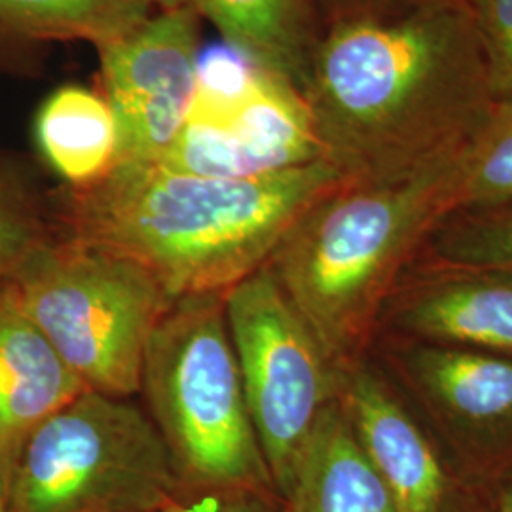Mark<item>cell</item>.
Segmentation results:
<instances>
[{
    "mask_svg": "<svg viewBox=\"0 0 512 512\" xmlns=\"http://www.w3.org/2000/svg\"><path fill=\"white\" fill-rule=\"evenodd\" d=\"M97 54L101 93L118 124L116 164H160L196 95L200 18L186 8H160Z\"/></svg>",
    "mask_w": 512,
    "mask_h": 512,
    "instance_id": "9",
    "label": "cell"
},
{
    "mask_svg": "<svg viewBox=\"0 0 512 512\" xmlns=\"http://www.w3.org/2000/svg\"><path fill=\"white\" fill-rule=\"evenodd\" d=\"M323 2L329 10V23H332L338 19L384 14V12L403 8L414 0H323Z\"/></svg>",
    "mask_w": 512,
    "mask_h": 512,
    "instance_id": "23",
    "label": "cell"
},
{
    "mask_svg": "<svg viewBox=\"0 0 512 512\" xmlns=\"http://www.w3.org/2000/svg\"><path fill=\"white\" fill-rule=\"evenodd\" d=\"M226 321L256 439L285 501L338 372L264 264L224 293Z\"/></svg>",
    "mask_w": 512,
    "mask_h": 512,
    "instance_id": "7",
    "label": "cell"
},
{
    "mask_svg": "<svg viewBox=\"0 0 512 512\" xmlns=\"http://www.w3.org/2000/svg\"><path fill=\"white\" fill-rule=\"evenodd\" d=\"M497 512H512V484L505 490L503 497H501V503H499Z\"/></svg>",
    "mask_w": 512,
    "mask_h": 512,
    "instance_id": "24",
    "label": "cell"
},
{
    "mask_svg": "<svg viewBox=\"0 0 512 512\" xmlns=\"http://www.w3.org/2000/svg\"><path fill=\"white\" fill-rule=\"evenodd\" d=\"M285 503L291 512H397L338 397L317 421Z\"/></svg>",
    "mask_w": 512,
    "mask_h": 512,
    "instance_id": "15",
    "label": "cell"
},
{
    "mask_svg": "<svg viewBox=\"0 0 512 512\" xmlns=\"http://www.w3.org/2000/svg\"><path fill=\"white\" fill-rule=\"evenodd\" d=\"M346 183L327 160L243 179L124 162L55 200L65 236L137 262L175 300L255 274L294 222Z\"/></svg>",
    "mask_w": 512,
    "mask_h": 512,
    "instance_id": "2",
    "label": "cell"
},
{
    "mask_svg": "<svg viewBox=\"0 0 512 512\" xmlns=\"http://www.w3.org/2000/svg\"><path fill=\"white\" fill-rule=\"evenodd\" d=\"M141 393L184 490L277 494L245 401L224 293L167 306L148 338Z\"/></svg>",
    "mask_w": 512,
    "mask_h": 512,
    "instance_id": "4",
    "label": "cell"
},
{
    "mask_svg": "<svg viewBox=\"0 0 512 512\" xmlns=\"http://www.w3.org/2000/svg\"><path fill=\"white\" fill-rule=\"evenodd\" d=\"M154 0H0V40H84L97 50L156 12Z\"/></svg>",
    "mask_w": 512,
    "mask_h": 512,
    "instance_id": "17",
    "label": "cell"
},
{
    "mask_svg": "<svg viewBox=\"0 0 512 512\" xmlns=\"http://www.w3.org/2000/svg\"><path fill=\"white\" fill-rule=\"evenodd\" d=\"M429 241L435 255L452 268L512 270V203L454 213Z\"/></svg>",
    "mask_w": 512,
    "mask_h": 512,
    "instance_id": "20",
    "label": "cell"
},
{
    "mask_svg": "<svg viewBox=\"0 0 512 512\" xmlns=\"http://www.w3.org/2000/svg\"><path fill=\"white\" fill-rule=\"evenodd\" d=\"M86 389L23 311L12 283L0 281V486L6 495L23 444Z\"/></svg>",
    "mask_w": 512,
    "mask_h": 512,
    "instance_id": "11",
    "label": "cell"
},
{
    "mask_svg": "<svg viewBox=\"0 0 512 512\" xmlns=\"http://www.w3.org/2000/svg\"><path fill=\"white\" fill-rule=\"evenodd\" d=\"M156 423L126 397L86 389L23 444L10 512H162L183 492Z\"/></svg>",
    "mask_w": 512,
    "mask_h": 512,
    "instance_id": "6",
    "label": "cell"
},
{
    "mask_svg": "<svg viewBox=\"0 0 512 512\" xmlns=\"http://www.w3.org/2000/svg\"><path fill=\"white\" fill-rule=\"evenodd\" d=\"M44 160L69 188L103 179L118 162V124L103 93L67 84L48 95L35 118Z\"/></svg>",
    "mask_w": 512,
    "mask_h": 512,
    "instance_id": "16",
    "label": "cell"
},
{
    "mask_svg": "<svg viewBox=\"0 0 512 512\" xmlns=\"http://www.w3.org/2000/svg\"><path fill=\"white\" fill-rule=\"evenodd\" d=\"M512 203V95L499 97L454 160L452 215Z\"/></svg>",
    "mask_w": 512,
    "mask_h": 512,
    "instance_id": "18",
    "label": "cell"
},
{
    "mask_svg": "<svg viewBox=\"0 0 512 512\" xmlns=\"http://www.w3.org/2000/svg\"><path fill=\"white\" fill-rule=\"evenodd\" d=\"M319 160L327 156L304 93L228 48L200 59L192 109L158 165L243 179Z\"/></svg>",
    "mask_w": 512,
    "mask_h": 512,
    "instance_id": "8",
    "label": "cell"
},
{
    "mask_svg": "<svg viewBox=\"0 0 512 512\" xmlns=\"http://www.w3.org/2000/svg\"><path fill=\"white\" fill-rule=\"evenodd\" d=\"M425 403L476 448L512 446V359L478 349L429 344L406 355Z\"/></svg>",
    "mask_w": 512,
    "mask_h": 512,
    "instance_id": "12",
    "label": "cell"
},
{
    "mask_svg": "<svg viewBox=\"0 0 512 512\" xmlns=\"http://www.w3.org/2000/svg\"><path fill=\"white\" fill-rule=\"evenodd\" d=\"M207 19L226 46L256 67L291 80L304 92L311 57L323 35L317 0H154Z\"/></svg>",
    "mask_w": 512,
    "mask_h": 512,
    "instance_id": "14",
    "label": "cell"
},
{
    "mask_svg": "<svg viewBox=\"0 0 512 512\" xmlns=\"http://www.w3.org/2000/svg\"><path fill=\"white\" fill-rule=\"evenodd\" d=\"M495 95H512V0H469Z\"/></svg>",
    "mask_w": 512,
    "mask_h": 512,
    "instance_id": "21",
    "label": "cell"
},
{
    "mask_svg": "<svg viewBox=\"0 0 512 512\" xmlns=\"http://www.w3.org/2000/svg\"><path fill=\"white\" fill-rule=\"evenodd\" d=\"M61 236L55 196H46L21 165L0 156V281Z\"/></svg>",
    "mask_w": 512,
    "mask_h": 512,
    "instance_id": "19",
    "label": "cell"
},
{
    "mask_svg": "<svg viewBox=\"0 0 512 512\" xmlns=\"http://www.w3.org/2000/svg\"><path fill=\"white\" fill-rule=\"evenodd\" d=\"M0 512H10V507H8V495H6V490L0 486Z\"/></svg>",
    "mask_w": 512,
    "mask_h": 512,
    "instance_id": "25",
    "label": "cell"
},
{
    "mask_svg": "<svg viewBox=\"0 0 512 512\" xmlns=\"http://www.w3.org/2000/svg\"><path fill=\"white\" fill-rule=\"evenodd\" d=\"M456 154L397 181L342 184L268 258L336 372L357 365L406 260L452 215Z\"/></svg>",
    "mask_w": 512,
    "mask_h": 512,
    "instance_id": "3",
    "label": "cell"
},
{
    "mask_svg": "<svg viewBox=\"0 0 512 512\" xmlns=\"http://www.w3.org/2000/svg\"><path fill=\"white\" fill-rule=\"evenodd\" d=\"M8 281L82 384L126 399L141 393L148 338L173 302L143 266L63 234Z\"/></svg>",
    "mask_w": 512,
    "mask_h": 512,
    "instance_id": "5",
    "label": "cell"
},
{
    "mask_svg": "<svg viewBox=\"0 0 512 512\" xmlns=\"http://www.w3.org/2000/svg\"><path fill=\"white\" fill-rule=\"evenodd\" d=\"M302 93L327 160L351 183L454 156L497 101L469 0L332 21Z\"/></svg>",
    "mask_w": 512,
    "mask_h": 512,
    "instance_id": "1",
    "label": "cell"
},
{
    "mask_svg": "<svg viewBox=\"0 0 512 512\" xmlns=\"http://www.w3.org/2000/svg\"><path fill=\"white\" fill-rule=\"evenodd\" d=\"M338 401L397 512H448L450 480L431 440L370 370L338 372Z\"/></svg>",
    "mask_w": 512,
    "mask_h": 512,
    "instance_id": "10",
    "label": "cell"
},
{
    "mask_svg": "<svg viewBox=\"0 0 512 512\" xmlns=\"http://www.w3.org/2000/svg\"><path fill=\"white\" fill-rule=\"evenodd\" d=\"M162 512H291L274 492L183 490Z\"/></svg>",
    "mask_w": 512,
    "mask_h": 512,
    "instance_id": "22",
    "label": "cell"
},
{
    "mask_svg": "<svg viewBox=\"0 0 512 512\" xmlns=\"http://www.w3.org/2000/svg\"><path fill=\"white\" fill-rule=\"evenodd\" d=\"M452 272L404 298L395 323L431 344L512 353V270Z\"/></svg>",
    "mask_w": 512,
    "mask_h": 512,
    "instance_id": "13",
    "label": "cell"
}]
</instances>
